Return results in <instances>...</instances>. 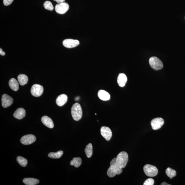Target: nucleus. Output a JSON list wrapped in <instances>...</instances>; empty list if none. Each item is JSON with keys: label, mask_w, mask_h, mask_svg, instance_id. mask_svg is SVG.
<instances>
[{"label": "nucleus", "mask_w": 185, "mask_h": 185, "mask_svg": "<svg viewBox=\"0 0 185 185\" xmlns=\"http://www.w3.org/2000/svg\"><path fill=\"white\" fill-rule=\"evenodd\" d=\"M0 54L3 56H4L5 55V52L3 51V50L1 48H0Z\"/></svg>", "instance_id": "obj_30"}, {"label": "nucleus", "mask_w": 185, "mask_h": 185, "mask_svg": "<svg viewBox=\"0 0 185 185\" xmlns=\"http://www.w3.org/2000/svg\"><path fill=\"white\" fill-rule=\"evenodd\" d=\"M166 173L167 176L170 178V179H172L176 176V171L169 167L166 169Z\"/></svg>", "instance_id": "obj_25"}, {"label": "nucleus", "mask_w": 185, "mask_h": 185, "mask_svg": "<svg viewBox=\"0 0 185 185\" xmlns=\"http://www.w3.org/2000/svg\"><path fill=\"white\" fill-rule=\"evenodd\" d=\"M69 6L68 3L64 2L58 3L56 5L55 9L56 12L59 14H64L68 10Z\"/></svg>", "instance_id": "obj_6"}, {"label": "nucleus", "mask_w": 185, "mask_h": 185, "mask_svg": "<svg viewBox=\"0 0 185 185\" xmlns=\"http://www.w3.org/2000/svg\"><path fill=\"white\" fill-rule=\"evenodd\" d=\"M53 1L56 2L58 3H64L65 1V0H53Z\"/></svg>", "instance_id": "obj_29"}, {"label": "nucleus", "mask_w": 185, "mask_h": 185, "mask_svg": "<svg viewBox=\"0 0 185 185\" xmlns=\"http://www.w3.org/2000/svg\"><path fill=\"white\" fill-rule=\"evenodd\" d=\"M63 153V151H59L56 153L51 152L49 153L48 156L52 158H59L62 156Z\"/></svg>", "instance_id": "obj_23"}, {"label": "nucleus", "mask_w": 185, "mask_h": 185, "mask_svg": "<svg viewBox=\"0 0 185 185\" xmlns=\"http://www.w3.org/2000/svg\"><path fill=\"white\" fill-rule=\"evenodd\" d=\"M43 86L40 84H35L31 87V94L34 97H40L43 94Z\"/></svg>", "instance_id": "obj_5"}, {"label": "nucleus", "mask_w": 185, "mask_h": 185, "mask_svg": "<svg viewBox=\"0 0 185 185\" xmlns=\"http://www.w3.org/2000/svg\"><path fill=\"white\" fill-rule=\"evenodd\" d=\"M44 6L45 9L50 11H53L54 10V7L53 5L51 2L49 1H45L44 3Z\"/></svg>", "instance_id": "obj_26"}, {"label": "nucleus", "mask_w": 185, "mask_h": 185, "mask_svg": "<svg viewBox=\"0 0 185 185\" xmlns=\"http://www.w3.org/2000/svg\"><path fill=\"white\" fill-rule=\"evenodd\" d=\"M62 44L66 48H71L78 46L80 44V42L76 40L67 39L63 41Z\"/></svg>", "instance_id": "obj_9"}, {"label": "nucleus", "mask_w": 185, "mask_h": 185, "mask_svg": "<svg viewBox=\"0 0 185 185\" xmlns=\"http://www.w3.org/2000/svg\"><path fill=\"white\" fill-rule=\"evenodd\" d=\"M107 174L108 176L110 178L114 177L117 174L116 169L114 165H111L108 169Z\"/></svg>", "instance_id": "obj_20"}, {"label": "nucleus", "mask_w": 185, "mask_h": 185, "mask_svg": "<svg viewBox=\"0 0 185 185\" xmlns=\"http://www.w3.org/2000/svg\"><path fill=\"white\" fill-rule=\"evenodd\" d=\"M82 160L80 158H75L73 159L70 162V165L75 167H79L82 164Z\"/></svg>", "instance_id": "obj_21"}, {"label": "nucleus", "mask_w": 185, "mask_h": 185, "mask_svg": "<svg viewBox=\"0 0 185 185\" xmlns=\"http://www.w3.org/2000/svg\"><path fill=\"white\" fill-rule=\"evenodd\" d=\"M85 151L87 158H91L92 154V146L91 143H89L86 146Z\"/></svg>", "instance_id": "obj_22"}, {"label": "nucleus", "mask_w": 185, "mask_h": 185, "mask_svg": "<svg viewBox=\"0 0 185 185\" xmlns=\"http://www.w3.org/2000/svg\"><path fill=\"white\" fill-rule=\"evenodd\" d=\"M128 162V155L125 151H121L118 155L116 158V161L110 163V165L115 164L122 168H124L126 166Z\"/></svg>", "instance_id": "obj_1"}, {"label": "nucleus", "mask_w": 185, "mask_h": 185, "mask_svg": "<svg viewBox=\"0 0 185 185\" xmlns=\"http://www.w3.org/2000/svg\"><path fill=\"white\" fill-rule=\"evenodd\" d=\"M24 184L27 185H36L39 183V180L33 178H25L23 180Z\"/></svg>", "instance_id": "obj_18"}, {"label": "nucleus", "mask_w": 185, "mask_h": 185, "mask_svg": "<svg viewBox=\"0 0 185 185\" xmlns=\"http://www.w3.org/2000/svg\"><path fill=\"white\" fill-rule=\"evenodd\" d=\"M68 101V97L66 94H62L59 95L56 99V103L59 106H64Z\"/></svg>", "instance_id": "obj_13"}, {"label": "nucleus", "mask_w": 185, "mask_h": 185, "mask_svg": "<svg viewBox=\"0 0 185 185\" xmlns=\"http://www.w3.org/2000/svg\"><path fill=\"white\" fill-rule=\"evenodd\" d=\"M1 102L3 107L6 108L9 107L13 104V99L7 94H4L2 97Z\"/></svg>", "instance_id": "obj_10"}, {"label": "nucleus", "mask_w": 185, "mask_h": 185, "mask_svg": "<svg viewBox=\"0 0 185 185\" xmlns=\"http://www.w3.org/2000/svg\"><path fill=\"white\" fill-rule=\"evenodd\" d=\"M15 78H11L9 80V85L11 89L14 91H17L19 89V83Z\"/></svg>", "instance_id": "obj_17"}, {"label": "nucleus", "mask_w": 185, "mask_h": 185, "mask_svg": "<svg viewBox=\"0 0 185 185\" xmlns=\"http://www.w3.org/2000/svg\"></svg>", "instance_id": "obj_33"}, {"label": "nucleus", "mask_w": 185, "mask_h": 185, "mask_svg": "<svg viewBox=\"0 0 185 185\" xmlns=\"http://www.w3.org/2000/svg\"><path fill=\"white\" fill-rule=\"evenodd\" d=\"M73 118L78 121L81 119L82 116V111L81 105L78 103H75L72 106L71 110Z\"/></svg>", "instance_id": "obj_2"}, {"label": "nucleus", "mask_w": 185, "mask_h": 185, "mask_svg": "<svg viewBox=\"0 0 185 185\" xmlns=\"http://www.w3.org/2000/svg\"><path fill=\"white\" fill-rule=\"evenodd\" d=\"M98 96L99 99L103 101L109 100L111 98L109 92L104 90H99L98 92Z\"/></svg>", "instance_id": "obj_15"}, {"label": "nucleus", "mask_w": 185, "mask_h": 185, "mask_svg": "<svg viewBox=\"0 0 185 185\" xmlns=\"http://www.w3.org/2000/svg\"><path fill=\"white\" fill-rule=\"evenodd\" d=\"M101 135L106 140L109 141L110 140L112 136V132L109 127H102L101 129Z\"/></svg>", "instance_id": "obj_11"}, {"label": "nucleus", "mask_w": 185, "mask_h": 185, "mask_svg": "<svg viewBox=\"0 0 185 185\" xmlns=\"http://www.w3.org/2000/svg\"><path fill=\"white\" fill-rule=\"evenodd\" d=\"M26 111L24 109L22 108L17 109L13 114L15 118L19 120L22 119L25 117Z\"/></svg>", "instance_id": "obj_14"}, {"label": "nucleus", "mask_w": 185, "mask_h": 185, "mask_svg": "<svg viewBox=\"0 0 185 185\" xmlns=\"http://www.w3.org/2000/svg\"><path fill=\"white\" fill-rule=\"evenodd\" d=\"M18 79L19 83L22 86L27 84L29 80L28 77L24 74H19L18 76Z\"/></svg>", "instance_id": "obj_19"}, {"label": "nucleus", "mask_w": 185, "mask_h": 185, "mask_svg": "<svg viewBox=\"0 0 185 185\" xmlns=\"http://www.w3.org/2000/svg\"><path fill=\"white\" fill-rule=\"evenodd\" d=\"M14 0H3V4L5 6H7L11 4Z\"/></svg>", "instance_id": "obj_28"}, {"label": "nucleus", "mask_w": 185, "mask_h": 185, "mask_svg": "<svg viewBox=\"0 0 185 185\" xmlns=\"http://www.w3.org/2000/svg\"><path fill=\"white\" fill-rule=\"evenodd\" d=\"M161 185H170V184H167L166 182H164L163 183H162V184H161Z\"/></svg>", "instance_id": "obj_31"}, {"label": "nucleus", "mask_w": 185, "mask_h": 185, "mask_svg": "<svg viewBox=\"0 0 185 185\" xmlns=\"http://www.w3.org/2000/svg\"><path fill=\"white\" fill-rule=\"evenodd\" d=\"M17 161L21 166L25 167L27 164V160L21 156H19L17 158Z\"/></svg>", "instance_id": "obj_24"}, {"label": "nucleus", "mask_w": 185, "mask_h": 185, "mask_svg": "<svg viewBox=\"0 0 185 185\" xmlns=\"http://www.w3.org/2000/svg\"><path fill=\"white\" fill-rule=\"evenodd\" d=\"M36 137L32 134H27L23 136L20 139V142L23 144L25 145L31 144L35 142Z\"/></svg>", "instance_id": "obj_7"}, {"label": "nucleus", "mask_w": 185, "mask_h": 185, "mask_svg": "<svg viewBox=\"0 0 185 185\" xmlns=\"http://www.w3.org/2000/svg\"><path fill=\"white\" fill-rule=\"evenodd\" d=\"M143 170L145 174L148 177H154L158 173V170L154 166L147 164L144 166Z\"/></svg>", "instance_id": "obj_3"}, {"label": "nucleus", "mask_w": 185, "mask_h": 185, "mask_svg": "<svg viewBox=\"0 0 185 185\" xmlns=\"http://www.w3.org/2000/svg\"><path fill=\"white\" fill-rule=\"evenodd\" d=\"M164 121L163 118H156L153 119L151 121L152 128L153 130L159 129L164 125Z\"/></svg>", "instance_id": "obj_8"}, {"label": "nucleus", "mask_w": 185, "mask_h": 185, "mask_svg": "<svg viewBox=\"0 0 185 185\" xmlns=\"http://www.w3.org/2000/svg\"><path fill=\"white\" fill-rule=\"evenodd\" d=\"M78 99H79V97H76V99H76V100L77 101V100H78Z\"/></svg>", "instance_id": "obj_32"}, {"label": "nucleus", "mask_w": 185, "mask_h": 185, "mask_svg": "<svg viewBox=\"0 0 185 185\" xmlns=\"http://www.w3.org/2000/svg\"><path fill=\"white\" fill-rule=\"evenodd\" d=\"M127 81V78L125 74L121 73L119 75L117 78V82L120 86L121 87L124 86L126 84Z\"/></svg>", "instance_id": "obj_16"}, {"label": "nucleus", "mask_w": 185, "mask_h": 185, "mask_svg": "<svg viewBox=\"0 0 185 185\" xmlns=\"http://www.w3.org/2000/svg\"><path fill=\"white\" fill-rule=\"evenodd\" d=\"M149 62L151 67L155 70H159L163 68V63L158 57H151L149 59Z\"/></svg>", "instance_id": "obj_4"}, {"label": "nucleus", "mask_w": 185, "mask_h": 185, "mask_svg": "<svg viewBox=\"0 0 185 185\" xmlns=\"http://www.w3.org/2000/svg\"><path fill=\"white\" fill-rule=\"evenodd\" d=\"M41 121L43 124L48 128L52 129L54 126L53 120L48 116H43L41 119Z\"/></svg>", "instance_id": "obj_12"}, {"label": "nucleus", "mask_w": 185, "mask_h": 185, "mask_svg": "<svg viewBox=\"0 0 185 185\" xmlns=\"http://www.w3.org/2000/svg\"><path fill=\"white\" fill-rule=\"evenodd\" d=\"M154 180L152 178H149L145 181L144 185H153L154 184Z\"/></svg>", "instance_id": "obj_27"}]
</instances>
